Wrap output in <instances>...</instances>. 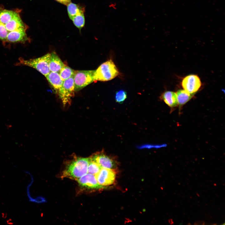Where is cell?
<instances>
[{
	"instance_id": "cell-19",
	"label": "cell",
	"mask_w": 225,
	"mask_h": 225,
	"mask_svg": "<svg viewBox=\"0 0 225 225\" xmlns=\"http://www.w3.org/2000/svg\"><path fill=\"white\" fill-rule=\"evenodd\" d=\"M127 98V94L124 90H120L117 91L115 95V99L117 102L122 103Z\"/></svg>"
},
{
	"instance_id": "cell-9",
	"label": "cell",
	"mask_w": 225,
	"mask_h": 225,
	"mask_svg": "<svg viewBox=\"0 0 225 225\" xmlns=\"http://www.w3.org/2000/svg\"><path fill=\"white\" fill-rule=\"evenodd\" d=\"M90 158L102 168L113 169L116 166L117 162L114 158L102 151L95 153Z\"/></svg>"
},
{
	"instance_id": "cell-2",
	"label": "cell",
	"mask_w": 225,
	"mask_h": 225,
	"mask_svg": "<svg viewBox=\"0 0 225 225\" xmlns=\"http://www.w3.org/2000/svg\"><path fill=\"white\" fill-rule=\"evenodd\" d=\"M89 158L75 157L67 164L62 177L77 180L86 174L89 162Z\"/></svg>"
},
{
	"instance_id": "cell-3",
	"label": "cell",
	"mask_w": 225,
	"mask_h": 225,
	"mask_svg": "<svg viewBox=\"0 0 225 225\" xmlns=\"http://www.w3.org/2000/svg\"><path fill=\"white\" fill-rule=\"evenodd\" d=\"M119 73L118 69L112 60H109L101 64L95 70V82L110 80L117 77Z\"/></svg>"
},
{
	"instance_id": "cell-7",
	"label": "cell",
	"mask_w": 225,
	"mask_h": 225,
	"mask_svg": "<svg viewBox=\"0 0 225 225\" xmlns=\"http://www.w3.org/2000/svg\"><path fill=\"white\" fill-rule=\"evenodd\" d=\"M181 85L184 90L191 94H194L199 90L202 83L197 75L191 74L183 78Z\"/></svg>"
},
{
	"instance_id": "cell-5",
	"label": "cell",
	"mask_w": 225,
	"mask_h": 225,
	"mask_svg": "<svg viewBox=\"0 0 225 225\" xmlns=\"http://www.w3.org/2000/svg\"><path fill=\"white\" fill-rule=\"evenodd\" d=\"M95 70L75 71L73 75L75 91H78L95 82Z\"/></svg>"
},
{
	"instance_id": "cell-12",
	"label": "cell",
	"mask_w": 225,
	"mask_h": 225,
	"mask_svg": "<svg viewBox=\"0 0 225 225\" xmlns=\"http://www.w3.org/2000/svg\"><path fill=\"white\" fill-rule=\"evenodd\" d=\"M65 65L55 52H52L50 53L49 63L50 72H57L59 73Z\"/></svg>"
},
{
	"instance_id": "cell-15",
	"label": "cell",
	"mask_w": 225,
	"mask_h": 225,
	"mask_svg": "<svg viewBox=\"0 0 225 225\" xmlns=\"http://www.w3.org/2000/svg\"><path fill=\"white\" fill-rule=\"evenodd\" d=\"M67 6L68 14L70 19L78 14L85 12L84 7L71 2Z\"/></svg>"
},
{
	"instance_id": "cell-10",
	"label": "cell",
	"mask_w": 225,
	"mask_h": 225,
	"mask_svg": "<svg viewBox=\"0 0 225 225\" xmlns=\"http://www.w3.org/2000/svg\"><path fill=\"white\" fill-rule=\"evenodd\" d=\"M80 187L88 190H94L104 188L98 183L95 176L90 173L86 174L77 180Z\"/></svg>"
},
{
	"instance_id": "cell-8",
	"label": "cell",
	"mask_w": 225,
	"mask_h": 225,
	"mask_svg": "<svg viewBox=\"0 0 225 225\" xmlns=\"http://www.w3.org/2000/svg\"><path fill=\"white\" fill-rule=\"evenodd\" d=\"M95 175L98 183L104 188L114 182L116 176L113 169L102 168Z\"/></svg>"
},
{
	"instance_id": "cell-6",
	"label": "cell",
	"mask_w": 225,
	"mask_h": 225,
	"mask_svg": "<svg viewBox=\"0 0 225 225\" xmlns=\"http://www.w3.org/2000/svg\"><path fill=\"white\" fill-rule=\"evenodd\" d=\"M74 84L73 76L64 81L58 95L64 105L70 102L74 96Z\"/></svg>"
},
{
	"instance_id": "cell-11",
	"label": "cell",
	"mask_w": 225,
	"mask_h": 225,
	"mask_svg": "<svg viewBox=\"0 0 225 225\" xmlns=\"http://www.w3.org/2000/svg\"><path fill=\"white\" fill-rule=\"evenodd\" d=\"M48 81L57 94L60 90L63 82L58 73L50 72L45 77Z\"/></svg>"
},
{
	"instance_id": "cell-18",
	"label": "cell",
	"mask_w": 225,
	"mask_h": 225,
	"mask_svg": "<svg viewBox=\"0 0 225 225\" xmlns=\"http://www.w3.org/2000/svg\"><path fill=\"white\" fill-rule=\"evenodd\" d=\"M89 158L88 172L92 174H96L102 168L98 163L92 160L90 158Z\"/></svg>"
},
{
	"instance_id": "cell-13",
	"label": "cell",
	"mask_w": 225,
	"mask_h": 225,
	"mask_svg": "<svg viewBox=\"0 0 225 225\" xmlns=\"http://www.w3.org/2000/svg\"><path fill=\"white\" fill-rule=\"evenodd\" d=\"M161 99L171 108H174L178 106L176 93L171 91H166L160 97Z\"/></svg>"
},
{
	"instance_id": "cell-17",
	"label": "cell",
	"mask_w": 225,
	"mask_h": 225,
	"mask_svg": "<svg viewBox=\"0 0 225 225\" xmlns=\"http://www.w3.org/2000/svg\"><path fill=\"white\" fill-rule=\"evenodd\" d=\"M75 70L65 65L59 73L62 80L64 81L73 76Z\"/></svg>"
},
{
	"instance_id": "cell-16",
	"label": "cell",
	"mask_w": 225,
	"mask_h": 225,
	"mask_svg": "<svg viewBox=\"0 0 225 225\" xmlns=\"http://www.w3.org/2000/svg\"><path fill=\"white\" fill-rule=\"evenodd\" d=\"M85 12H82L72 18L74 25L80 31L84 27L85 24Z\"/></svg>"
},
{
	"instance_id": "cell-1",
	"label": "cell",
	"mask_w": 225,
	"mask_h": 225,
	"mask_svg": "<svg viewBox=\"0 0 225 225\" xmlns=\"http://www.w3.org/2000/svg\"><path fill=\"white\" fill-rule=\"evenodd\" d=\"M19 10L0 8V40L6 42L8 35L13 32L26 29L28 26L20 17Z\"/></svg>"
},
{
	"instance_id": "cell-20",
	"label": "cell",
	"mask_w": 225,
	"mask_h": 225,
	"mask_svg": "<svg viewBox=\"0 0 225 225\" xmlns=\"http://www.w3.org/2000/svg\"><path fill=\"white\" fill-rule=\"evenodd\" d=\"M58 2L67 5L71 2V0H55Z\"/></svg>"
},
{
	"instance_id": "cell-14",
	"label": "cell",
	"mask_w": 225,
	"mask_h": 225,
	"mask_svg": "<svg viewBox=\"0 0 225 225\" xmlns=\"http://www.w3.org/2000/svg\"><path fill=\"white\" fill-rule=\"evenodd\" d=\"M178 105L179 108L189 101L192 97L194 94H191L184 89L178 90L176 93Z\"/></svg>"
},
{
	"instance_id": "cell-4",
	"label": "cell",
	"mask_w": 225,
	"mask_h": 225,
	"mask_svg": "<svg viewBox=\"0 0 225 225\" xmlns=\"http://www.w3.org/2000/svg\"><path fill=\"white\" fill-rule=\"evenodd\" d=\"M50 56V53H48L36 58L25 60L20 58L18 64L33 68L45 77L50 72L49 66Z\"/></svg>"
}]
</instances>
